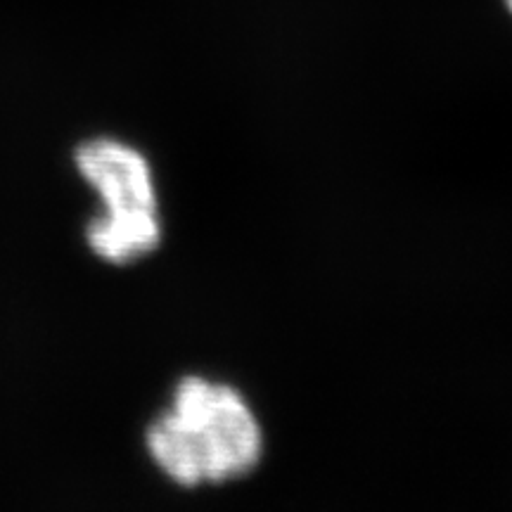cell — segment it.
I'll list each match as a JSON object with an SVG mask.
<instances>
[{
    "label": "cell",
    "mask_w": 512,
    "mask_h": 512,
    "mask_svg": "<svg viewBox=\"0 0 512 512\" xmlns=\"http://www.w3.org/2000/svg\"><path fill=\"white\" fill-rule=\"evenodd\" d=\"M145 448L169 482L200 489L252 475L264 456V434L238 389L190 375L147 425Z\"/></svg>",
    "instance_id": "cell-1"
},
{
    "label": "cell",
    "mask_w": 512,
    "mask_h": 512,
    "mask_svg": "<svg viewBox=\"0 0 512 512\" xmlns=\"http://www.w3.org/2000/svg\"><path fill=\"white\" fill-rule=\"evenodd\" d=\"M72 162L102 209L83 230L91 254L110 266L147 259L164 238L150 159L124 140L93 136L74 147Z\"/></svg>",
    "instance_id": "cell-2"
}]
</instances>
